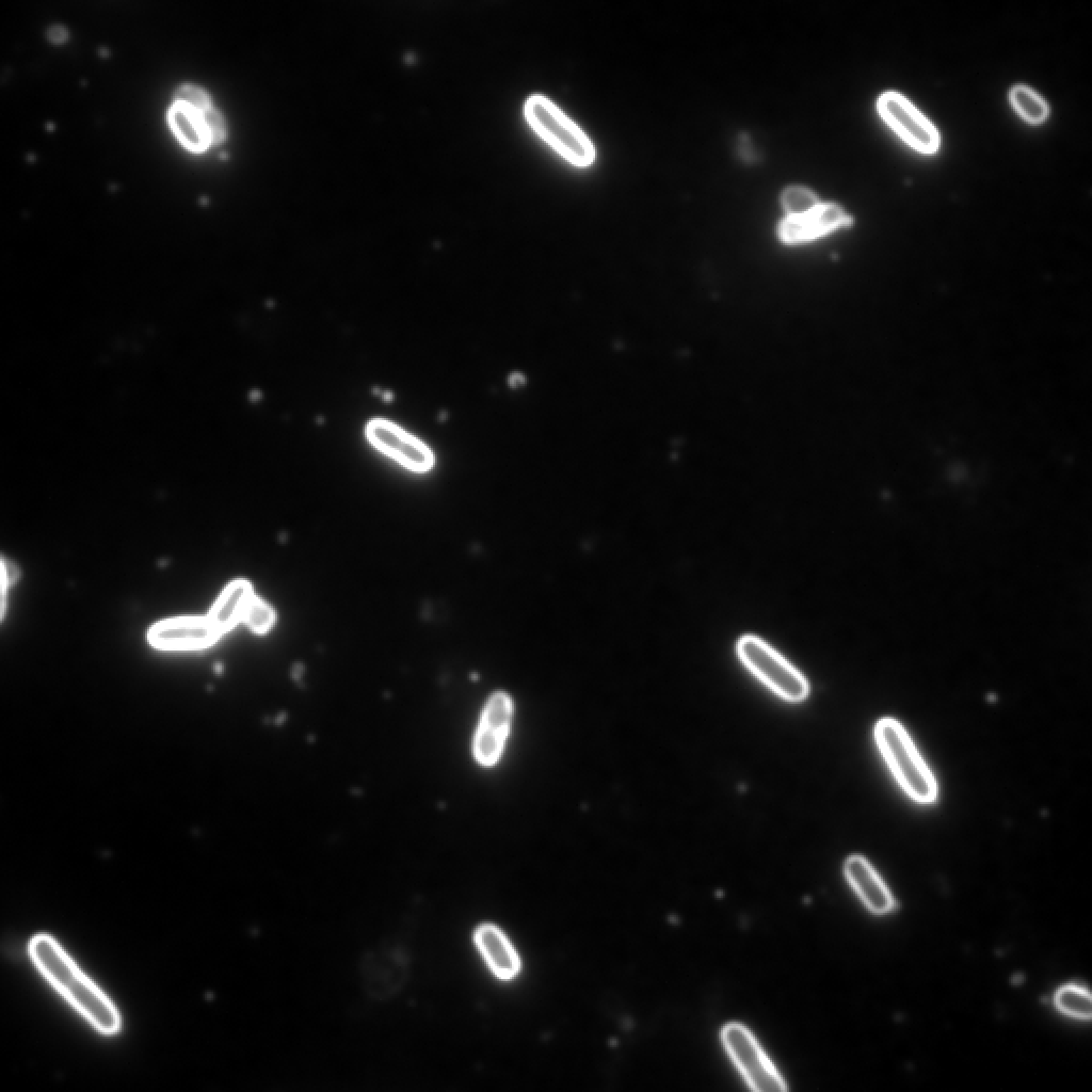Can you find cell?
Masks as SVG:
<instances>
[{"label": "cell", "instance_id": "obj_1", "mask_svg": "<svg viewBox=\"0 0 1092 1092\" xmlns=\"http://www.w3.org/2000/svg\"><path fill=\"white\" fill-rule=\"evenodd\" d=\"M29 954L49 984L99 1033L113 1035L121 1030V1015L114 1003L52 936H33Z\"/></svg>", "mask_w": 1092, "mask_h": 1092}, {"label": "cell", "instance_id": "obj_2", "mask_svg": "<svg viewBox=\"0 0 1092 1092\" xmlns=\"http://www.w3.org/2000/svg\"><path fill=\"white\" fill-rule=\"evenodd\" d=\"M874 739L895 778L908 796L918 803L935 801V778L903 726L892 718L880 719L874 726Z\"/></svg>", "mask_w": 1092, "mask_h": 1092}, {"label": "cell", "instance_id": "obj_3", "mask_svg": "<svg viewBox=\"0 0 1092 1092\" xmlns=\"http://www.w3.org/2000/svg\"><path fill=\"white\" fill-rule=\"evenodd\" d=\"M525 116L533 130L569 163L589 166L595 150L582 130L549 99L533 95L525 103Z\"/></svg>", "mask_w": 1092, "mask_h": 1092}, {"label": "cell", "instance_id": "obj_4", "mask_svg": "<svg viewBox=\"0 0 1092 1092\" xmlns=\"http://www.w3.org/2000/svg\"><path fill=\"white\" fill-rule=\"evenodd\" d=\"M741 662L764 685L781 698L798 703L809 694L805 676L768 643L756 636L745 635L737 642Z\"/></svg>", "mask_w": 1092, "mask_h": 1092}, {"label": "cell", "instance_id": "obj_5", "mask_svg": "<svg viewBox=\"0 0 1092 1092\" xmlns=\"http://www.w3.org/2000/svg\"><path fill=\"white\" fill-rule=\"evenodd\" d=\"M721 1039L752 1090L780 1092L787 1089L785 1080L746 1027L738 1023L726 1024L722 1028Z\"/></svg>", "mask_w": 1092, "mask_h": 1092}, {"label": "cell", "instance_id": "obj_6", "mask_svg": "<svg viewBox=\"0 0 1092 1092\" xmlns=\"http://www.w3.org/2000/svg\"><path fill=\"white\" fill-rule=\"evenodd\" d=\"M877 110L892 130L916 151L933 155L940 149L937 129L901 94L883 93L878 99Z\"/></svg>", "mask_w": 1092, "mask_h": 1092}, {"label": "cell", "instance_id": "obj_7", "mask_svg": "<svg viewBox=\"0 0 1092 1092\" xmlns=\"http://www.w3.org/2000/svg\"><path fill=\"white\" fill-rule=\"evenodd\" d=\"M513 703L503 691L493 693L486 701L473 737L472 751L483 767L496 765L509 736Z\"/></svg>", "mask_w": 1092, "mask_h": 1092}, {"label": "cell", "instance_id": "obj_8", "mask_svg": "<svg viewBox=\"0 0 1092 1092\" xmlns=\"http://www.w3.org/2000/svg\"><path fill=\"white\" fill-rule=\"evenodd\" d=\"M221 636L208 616H175L154 624L147 632L151 646L162 651H194L212 645Z\"/></svg>", "mask_w": 1092, "mask_h": 1092}, {"label": "cell", "instance_id": "obj_9", "mask_svg": "<svg viewBox=\"0 0 1092 1092\" xmlns=\"http://www.w3.org/2000/svg\"><path fill=\"white\" fill-rule=\"evenodd\" d=\"M366 435L375 448L413 471L424 472L433 466L430 449L390 421L371 420L366 427Z\"/></svg>", "mask_w": 1092, "mask_h": 1092}, {"label": "cell", "instance_id": "obj_10", "mask_svg": "<svg viewBox=\"0 0 1092 1092\" xmlns=\"http://www.w3.org/2000/svg\"><path fill=\"white\" fill-rule=\"evenodd\" d=\"M851 222V218L836 204L820 203L808 213L786 216L778 226V235L786 243H801L849 226Z\"/></svg>", "mask_w": 1092, "mask_h": 1092}, {"label": "cell", "instance_id": "obj_11", "mask_svg": "<svg viewBox=\"0 0 1092 1092\" xmlns=\"http://www.w3.org/2000/svg\"><path fill=\"white\" fill-rule=\"evenodd\" d=\"M844 871L848 882L869 911L882 915L893 909L894 899L889 889L864 856H849L845 862Z\"/></svg>", "mask_w": 1092, "mask_h": 1092}, {"label": "cell", "instance_id": "obj_12", "mask_svg": "<svg viewBox=\"0 0 1092 1092\" xmlns=\"http://www.w3.org/2000/svg\"><path fill=\"white\" fill-rule=\"evenodd\" d=\"M475 942L492 971L502 980L519 971L518 956L507 936L494 925L483 924L475 932Z\"/></svg>", "mask_w": 1092, "mask_h": 1092}, {"label": "cell", "instance_id": "obj_13", "mask_svg": "<svg viewBox=\"0 0 1092 1092\" xmlns=\"http://www.w3.org/2000/svg\"><path fill=\"white\" fill-rule=\"evenodd\" d=\"M253 595L252 585L245 579H236L226 585L207 615L221 635L242 621Z\"/></svg>", "mask_w": 1092, "mask_h": 1092}, {"label": "cell", "instance_id": "obj_14", "mask_svg": "<svg viewBox=\"0 0 1092 1092\" xmlns=\"http://www.w3.org/2000/svg\"><path fill=\"white\" fill-rule=\"evenodd\" d=\"M170 125L178 140L192 151H203L210 140L200 114L174 105L168 111Z\"/></svg>", "mask_w": 1092, "mask_h": 1092}, {"label": "cell", "instance_id": "obj_15", "mask_svg": "<svg viewBox=\"0 0 1092 1092\" xmlns=\"http://www.w3.org/2000/svg\"><path fill=\"white\" fill-rule=\"evenodd\" d=\"M1009 98L1017 114L1029 124H1042L1048 116L1046 101L1026 85L1013 86Z\"/></svg>", "mask_w": 1092, "mask_h": 1092}, {"label": "cell", "instance_id": "obj_16", "mask_svg": "<svg viewBox=\"0 0 1092 1092\" xmlns=\"http://www.w3.org/2000/svg\"><path fill=\"white\" fill-rule=\"evenodd\" d=\"M1056 1007L1064 1014L1079 1019H1089L1092 1014L1090 993L1082 986L1070 984L1058 990Z\"/></svg>", "mask_w": 1092, "mask_h": 1092}, {"label": "cell", "instance_id": "obj_17", "mask_svg": "<svg viewBox=\"0 0 1092 1092\" xmlns=\"http://www.w3.org/2000/svg\"><path fill=\"white\" fill-rule=\"evenodd\" d=\"M782 205L787 216H798L814 210L819 204L816 194L807 188L793 186L782 194Z\"/></svg>", "mask_w": 1092, "mask_h": 1092}, {"label": "cell", "instance_id": "obj_18", "mask_svg": "<svg viewBox=\"0 0 1092 1092\" xmlns=\"http://www.w3.org/2000/svg\"><path fill=\"white\" fill-rule=\"evenodd\" d=\"M242 621L256 633L267 632L275 622V612L263 599L253 595L245 608Z\"/></svg>", "mask_w": 1092, "mask_h": 1092}, {"label": "cell", "instance_id": "obj_19", "mask_svg": "<svg viewBox=\"0 0 1092 1092\" xmlns=\"http://www.w3.org/2000/svg\"><path fill=\"white\" fill-rule=\"evenodd\" d=\"M174 105L202 114L210 108V99L203 90L193 85H183L177 90Z\"/></svg>", "mask_w": 1092, "mask_h": 1092}, {"label": "cell", "instance_id": "obj_20", "mask_svg": "<svg viewBox=\"0 0 1092 1092\" xmlns=\"http://www.w3.org/2000/svg\"><path fill=\"white\" fill-rule=\"evenodd\" d=\"M210 144H219L225 138V125L221 114L211 107L200 114Z\"/></svg>", "mask_w": 1092, "mask_h": 1092}, {"label": "cell", "instance_id": "obj_21", "mask_svg": "<svg viewBox=\"0 0 1092 1092\" xmlns=\"http://www.w3.org/2000/svg\"><path fill=\"white\" fill-rule=\"evenodd\" d=\"M67 32L62 26H53L48 30V38L55 44L66 39Z\"/></svg>", "mask_w": 1092, "mask_h": 1092}, {"label": "cell", "instance_id": "obj_22", "mask_svg": "<svg viewBox=\"0 0 1092 1092\" xmlns=\"http://www.w3.org/2000/svg\"><path fill=\"white\" fill-rule=\"evenodd\" d=\"M524 382H525V379H524V376H523L521 374H519V373H513V374H512V375L510 376V380H509V383H510V385H511L512 387H516V386L523 385V384H524Z\"/></svg>", "mask_w": 1092, "mask_h": 1092}, {"label": "cell", "instance_id": "obj_23", "mask_svg": "<svg viewBox=\"0 0 1092 1092\" xmlns=\"http://www.w3.org/2000/svg\"><path fill=\"white\" fill-rule=\"evenodd\" d=\"M384 399H385L386 401H387V400H390V399H391V396H390V394H389V392H385V395H384Z\"/></svg>", "mask_w": 1092, "mask_h": 1092}]
</instances>
